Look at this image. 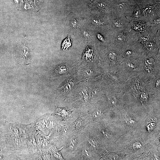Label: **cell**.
I'll list each match as a JSON object with an SVG mask.
<instances>
[{
    "instance_id": "4fadbf2b",
    "label": "cell",
    "mask_w": 160,
    "mask_h": 160,
    "mask_svg": "<svg viewBox=\"0 0 160 160\" xmlns=\"http://www.w3.org/2000/svg\"><path fill=\"white\" fill-rule=\"evenodd\" d=\"M67 68L64 65L60 64L57 66L54 71V76H59L65 75L67 73Z\"/></svg>"
},
{
    "instance_id": "d6986e66",
    "label": "cell",
    "mask_w": 160,
    "mask_h": 160,
    "mask_svg": "<svg viewBox=\"0 0 160 160\" xmlns=\"http://www.w3.org/2000/svg\"><path fill=\"white\" fill-rule=\"evenodd\" d=\"M141 146V144L139 143H135L133 146V147L135 148L138 149L140 148Z\"/></svg>"
},
{
    "instance_id": "2e32d148",
    "label": "cell",
    "mask_w": 160,
    "mask_h": 160,
    "mask_svg": "<svg viewBox=\"0 0 160 160\" xmlns=\"http://www.w3.org/2000/svg\"><path fill=\"white\" fill-rule=\"evenodd\" d=\"M127 124L129 125L133 124L134 123V121L131 118H128L126 120Z\"/></svg>"
},
{
    "instance_id": "9c48e42d",
    "label": "cell",
    "mask_w": 160,
    "mask_h": 160,
    "mask_svg": "<svg viewBox=\"0 0 160 160\" xmlns=\"http://www.w3.org/2000/svg\"><path fill=\"white\" fill-rule=\"evenodd\" d=\"M110 29L113 31L123 30L127 28L130 23L125 17L112 13L110 15Z\"/></svg>"
},
{
    "instance_id": "8992f818",
    "label": "cell",
    "mask_w": 160,
    "mask_h": 160,
    "mask_svg": "<svg viewBox=\"0 0 160 160\" xmlns=\"http://www.w3.org/2000/svg\"><path fill=\"white\" fill-rule=\"evenodd\" d=\"M110 16L92 13L89 19L90 27L92 31L110 29Z\"/></svg>"
},
{
    "instance_id": "6da1fadb",
    "label": "cell",
    "mask_w": 160,
    "mask_h": 160,
    "mask_svg": "<svg viewBox=\"0 0 160 160\" xmlns=\"http://www.w3.org/2000/svg\"><path fill=\"white\" fill-rule=\"evenodd\" d=\"M82 143L81 134L69 129L62 143L61 153L64 158L66 160H72L74 153Z\"/></svg>"
},
{
    "instance_id": "ba28073f",
    "label": "cell",
    "mask_w": 160,
    "mask_h": 160,
    "mask_svg": "<svg viewBox=\"0 0 160 160\" xmlns=\"http://www.w3.org/2000/svg\"><path fill=\"white\" fill-rule=\"evenodd\" d=\"M113 0H95L89 4L92 13L110 16L112 13Z\"/></svg>"
},
{
    "instance_id": "8fae6325",
    "label": "cell",
    "mask_w": 160,
    "mask_h": 160,
    "mask_svg": "<svg viewBox=\"0 0 160 160\" xmlns=\"http://www.w3.org/2000/svg\"><path fill=\"white\" fill-rule=\"evenodd\" d=\"M74 84V82L72 79H68L61 88V93L63 95L68 93L73 88Z\"/></svg>"
},
{
    "instance_id": "5bb4252c",
    "label": "cell",
    "mask_w": 160,
    "mask_h": 160,
    "mask_svg": "<svg viewBox=\"0 0 160 160\" xmlns=\"http://www.w3.org/2000/svg\"><path fill=\"white\" fill-rule=\"evenodd\" d=\"M81 36L82 39L87 41H90L93 39L92 32L82 31L81 33Z\"/></svg>"
},
{
    "instance_id": "ac0fdd59",
    "label": "cell",
    "mask_w": 160,
    "mask_h": 160,
    "mask_svg": "<svg viewBox=\"0 0 160 160\" xmlns=\"http://www.w3.org/2000/svg\"><path fill=\"white\" fill-rule=\"evenodd\" d=\"M135 4H138L142 2L144 0H129Z\"/></svg>"
},
{
    "instance_id": "5b68a950",
    "label": "cell",
    "mask_w": 160,
    "mask_h": 160,
    "mask_svg": "<svg viewBox=\"0 0 160 160\" xmlns=\"http://www.w3.org/2000/svg\"><path fill=\"white\" fill-rule=\"evenodd\" d=\"M135 4L129 0H113L112 13L125 17L129 22Z\"/></svg>"
},
{
    "instance_id": "9a60e30c",
    "label": "cell",
    "mask_w": 160,
    "mask_h": 160,
    "mask_svg": "<svg viewBox=\"0 0 160 160\" xmlns=\"http://www.w3.org/2000/svg\"><path fill=\"white\" fill-rule=\"evenodd\" d=\"M83 73L84 76L87 77L92 74V71L90 69L87 68L83 69Z\"/></svg>"
},
{
    "instance_id": "30bf717a",
    "label": "cell",
    "mask_w": 160,
    "mask_h": 160,
    "mask_svg": "<svg viewBox=\"0 0 160 160\" xmlns=\"http://www.w3.org/2000/svg\"><path fill=\"white\" fill-rule=\"evenodd\" d=\"M98 157L86 145L82 143L80 147L74 153L72 160H94L96 159Z\"/></svg>"
},
{
    "instance_id": "7a4b0ae2",
    "label": "cell",
    "mask_w": 160,
    "mask_h": 160,
    "mask_svg": "<svg viewBox=\"0 0 160 160\" xmlns=\"http://www.w3.org/2000/svg\"><path fill=\"white\" fill-rule=\"evenodd\" d=\"M113 32L111 44L119 47H125L138 40L140 33L134 30L130 23L126 28Z\"/></svg>"
},
{
    "instance_id": "ffe728a7",
    "label": "cell",
    "mask_w": 160,
    "mask_h": 160,
    "mask_svg": "<svg viewBox=\"0 0 160 160\" xmlns=\"http://www.w3.org/2000/svg\"><path fill=\"white\" fill-rule=\"evenodd\" d=\"M151 1H159L160 0H149Z\"/></svg>"
},
{
    "instance_id": "3957f363",
    "label": "cell",
    "mask_w": 160,
    "mask_h": 160,
    "mask_svg": "<svg viewBox=\"0 0 160 160\" xmlns=\"http://www.w3.org/2000/svg\"><path fill=\"white\" fill-rule=\"evenodd\" d=\"M137 4L140 15V21L145 23L160 15V1L144 0Z\"/></svg>"
},
{
    "instance_id": "52a82bcc",
    "label": "cell",
    "mask_w": 160,
    "mask_h": 160,
    "mask_svg": "<svg viewBox=\"0 0 160 160\" xmlns=\"http://www.w3.org/2000/svg\"><path fill=\"white\" fill-rule=\"evenodd\" d=\"M76 111L78 118L74 121L70 122L69 128L71 131L81 134L91 121L87 111Z\"/></svg>"
},
{
    "instance_id": "7c38bea8",
    "label": "cell",
    "mask_w": 160,
    "mask_h": 160,
    "mask_svg": "<svg viewBox=\"0 0 160 160\" xmlns=\"http://www.w3.org/2000/svg\"><path fill=\"white\" fill-rule=\"evenodd\" d=\"M68 19V24L70 28L75 29L78 28L81 23L80 19L75 16H72Z\"/></svg>"
},
{
    "instance_id": "44dd1931",
    "label": "cell",
    "mask_w": 160,
    "mask_h": 160,
    "mask_svg": "<svg viewBox=\"0 0 160 160\" xmlns=\"http://www.w3.org/2000/svg\"><path fill=\"white\" fill-rule=\"evenodd\" d=\"M92 0V1H95V0Z\"/></svg>"
},
{
    "instance_id": "277c9868",
    "label": "cell",
    "mask_w": 160,
    "mask_h": 160,
    "mask_svg": "<svg viewBox=\"0 0 160 160\" xmlns=\"http://www.w3.org/2000/svg\"><path fill=\"white\" fill-rule=\"evenodd\" d=\"M81 135L83 143L99 156L103 150V145L98 137L88 126L85 128Z\"/></svg>"
},
{
    "instance_id": "e0dca14e",
    "label": "cell",
    "mask_w": 160,
    "mask_h": 160,
    "mask_svg": "<svg viewBox=\"0 0 160 160\" xmlns=\"http://www.w3.org/2000/svg\"><path fill=\"white\" fill-rule=\"evenodd\" d=\"M154 62V60L153 58H150L146 60V62L148 64L150 65L152 64Z\"/></svg>"
}]
</instances>
